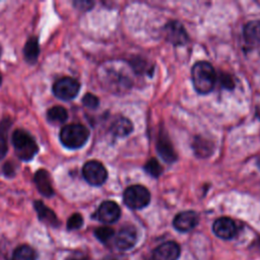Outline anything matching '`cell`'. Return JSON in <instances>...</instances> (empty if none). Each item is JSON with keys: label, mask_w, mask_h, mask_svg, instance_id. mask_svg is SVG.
I'll use <instances>...</instances> for the list:
<instances>
[{"label": "cell", "mask_w": 260, "mask_h": 260, "mask_svg": "<svg viewBox=\"0 0 260 260\" xmlns=\"http://www.w3.org/2000/svg\"><path fill=\"white\" fill-rule=\"evenodd\" d=\"M192 82L195 90L200 94L210 92L215 84V70L212 65L206 61L196 62L191 69Z\"/></svg>", "instance_id": "1"}, {"label": "cell", "mask_w": 260, "mask_h": 260, "mask_svg": "<svg viewBox=\"0 0 260 260\" xmlns=\"http://www.w3.org/2000/svg\"><path fill=\"white\" fill-rule=\"evenodd\" d=\"M15 154L21 160L28 161L39 151V146L31 135L22 129H16L11 137Z\"/></svg>", "instance_id": "2"}, {"label": "cell", "mask_w": 260, "mask_h": 260, "mask_svg": "<svg viewBox=\"0 0 260 260\" xmlns=\"http://www.w3.org/2000/svg\"><path fill=\"white\" fill-rule=\"evenodd\" d=\"M59 136L61 143L65 147L77 149L86 143L89 137V131L81 124H68L62 127Z\"/></svg>", "instance_id": "3"}, {"label": "cell", "mask_w": 260, "mask_h": 260, "mask_svg": "<svg viewBox=\"0 0 260 260\" xmlns=\"http://www.w3.org/2000/svg\"><path fill=\"white\" fill-rule=\"evenodd\" d=\"M123 201L131 209H141L148 205L150 193L144 186L132 185L124 191Z\"/></svg>", "instance_id": "4"}, {"label": "cell", "mask_w": 260, "mask_h": 260, "mask_svg": "<svg viewBox=\"0 0 260 260\" xmlns=\"http://www.w3.org/2000/svg\"><path fill=\"white\" fill-rule=\"evenodd\" d=\"M82 176L88 184L92 186H101L106 182L108 172L101 161L88 160L82 167Z\"/></svg>", "instance_id": "5"}, {"label": "cell", "mask_w": 260, "mask_h": 260, "mask_svg": "<svg viewBox=\"0 0 260 260\" xmlns=\"http://www.w3.org/2000/svg\"><path fill=\"white\" fill-rule=\"evenodd\" d=\"M80 89L79 82L72 77H62L58 79L53 85L54 94L64 101H69L74 99Z\"/></svg>", "instance_id": "6"}, {"label": "cell", "mask_w": 260, "mask_h": 260, "mask_svg": "<svg viewBox=\"0 0 260 260\" xmlns=\"http://www.w3.org/2000/svg\"><path fill=\"white\" fill-rule=\"evenodd\" d=\"M165 32L167 40L176 46L184 45L189 40L183 24L176 20H171L166 24Z\"/></svg>", "instance_id": "7"}, {"label": "cell", "mask_w": 260, "mask_h": 260, "mask_svg": "<svg viewBox=\"0 0 260 260\" xmlns=\"http://www.w3.org/2000/svg\"><path fill=\"white\" fill-rule=\"evenodd\" d=\"M121 209L119 205L114 201H104L98 211H96V217L99 220H101L104 223H113L117 221L120 217Z\"/></svg>", "instance_id": "8"}, {"label": "cell", "mask_w": 260, "mask_h": 260, "mask_svg": "<svg viewBox=\"0 0 260 260\" xmlns=\"http://www.w3.org/2000/svg\"><path fill=\"white\" fill-rule=\"evenodd\" d=\"M180 246L173 241L162 243L152 253L153 260H177L180 256Z\"/></svg>", "instance_id": "9"}, {"label": "cell", "mask_w": 260, "mask_h": 260, "mask_svg": "<svg viewBox=\"0 0 260 260\" xmlns=\"http://www.w3.org/2000/svg\"><path fill=\"white\" fill-rule=\"evenodd\" d=\"M198 221V214L193 210H187L178 213L173 220V224L175 229L180 232H188L194 229Z\"/></svg>", "instance_id": "10"}, {"label": "cell", "mask_w": 260, "mask_h": 260, "mask_svg": "<svg viewBox=\"0 0 260 260\" xmlns=\"http://www.w3.org/2000/svg\"><path fill=\"white\" fill-rule=\"evenodd\" d=\"M213 233L220 239L230 240L237 234V225L230 217H219L213 222Z\"/></svg>", "instance_id": "11"}, {"label": "cell", "mask_w": 260, "mask_h": 260, "mask_svg": "<svg viewBox=\"0 0 260 260\" xmlns=\"http://www.w3.org/2000/svg\"><path fill=\"white\" fill-rule=\"evenodd\" d=\"M136 229L133 225H125L119 231L115 240V244L120 250H129L136 244Z\"/></svg>", "instance_id": "12"}, {"label": "cell", "mask_w": 260, "mask_h": 260, "mask_svg": "<svg viewBox=\"0 0 260 260\" xmlns=\"http://www.w3.org/2000/svg\"><path fill=\"white\" fill-rule=\"evenodd\" d=\"M34 183L39 192L45 197H51L54 194L52 182L49 173L45 169L38 170L34 175Z\"/></svg>", "instance_id": "13"}, {"label": "cell", "mask_w": 260, "mask_h": 260, "mask_svg": "<svg viewBox=\"0 0 260 260\" xmlns=\"http://www.w3.org/2000/svg\"><path fill=\"white\" fill-rule=\"evenodd\" d=\"M156 149L165 161L172 164L177 159L176 152H175L173 145H172L171 141L169 140L168 136L159 135V137L157 139V143H156Z\"/></svg>", "instance_id": "14"}, {"label": "cell", "mask_w": 260, "mask_h": 260, "mask_svg": "<svg viewBox=\"0 0 260 260\" xmlns=\"http://www.w3.org/2000/svg\"><path fill=\"white\" fill-rule=\"evenodd\" d=\"M110 131L115 136L124 137L129 135L133 131V124L128 118L119 116L111 124Z\"/></svg>", "instance_id": "15"}, {"label": "cell", "mask_w": 260, "mask_h": 260, "mask_svg": "<svg viewBox=\"0 0 260 260\" xmlns=\"http://www.w3.org/2000/svg\"><path fill=\"white\" fill-rule=\"evenodd\" d=\"M34 206H35V209H36L41 221H43L49 225H52V226L59 225V220H58L56 214L54 213V211L52 209L47 207L44 204V202H42L41 200H36L34 203Z\"/></svg>", "instance_id": "16"}, {"label": "cell", "mask_w": 260, "mask_h": 260, "mask_svg": "<svg viewBox=\"0 0 260 260\" xmlns=\"http://www.w3.org/2000/svg\"><path fill=\"white\" fill-rule=\"evenodd\" d=\"M244 39L248 44L259 45L260 44V20H251L245 24L243 30Z\"/></svg>", "instance_id": "17"}, {"label": "cell", "mask_w": 260, "mask_h": 260, "mask_svg": "<svg viewBox=\"0 0 260 260\" xmlns=\"http://www.w3.org/2000/svg\"><path fill=\"white\" fill-rule=\"evenodd\" d=\"M40 54V46H39V41L37 37H30L24 47H23V56L26 62L29 64H34Z\"/></svg>", "instance_id": "18"}, {"label": "cell", "mask_w": 260, "mask_h": 260, "mask_svg": "<svg viewBox=\"0 0 260 260\" xmlns=\"http://www.w3.org/2000/svg\"><path fill=\"white\" fill-rule=\"evenodd\" d=\"M193 150L199 157H207L213 152V144L211 141L202 138V137H196L193 142Z\"/></svg>", "instance_id": "19"}, {"label": "cell", "mask_w": 260, "mask_h": 260, "mask_svg": "<svg viewBox=\"0 0 260 260\" xmlns=\"http://www.w3.org/2000/svg\"><path fill=\"white\" fill-rule=\"evenodd\" d=\"M68 118L67 110L62 106H54L47 112V119L52 124H63Z\"/></svg>", "instance_id": "20"}, {"label": "cell", "mask_w": 260, "mask_h": 260, "mask_svg": "<svg viewBox=\"0 0 260 260\" xmlns=\"http://www.w3.org/2000/svg\"><path fill=\"white\" fill-rule=\"evenodd\" d=\"M11 126L9 118H5L0 122V158H3L7 152V136Z\"/></svg>", "instance_id": "21"}, {"label": "cell", "mask_w": 260, "mask_h": 260, "mask_svg": "<svg viewBox=\"0 0 260 260\" xmlns=\"http://www.w3.org/2000/svg\"><path fill=\"white\" fill-rule=\"evenodd\" d=\"M36 259H37L36 251L27 245L19 246L14 250L12 255V260H36Z\"/></svg>", "instance_id": "22"}, {"label": "cell", "mask_w": 260, "mask_h": 260, "mask_svg": "<svg viewBox=\"0 0 260 260\" xmlns=\"http://www.w3.org/2000/svg\"><path fill=\"white\" fill-rule=\"evenodd\" d=\"M144 169H145L147 174H149L150 176H152L154 178L158 177L161 174V172H162L161 166L159 165V162L154 157H152V158L147 160V162L144 166Z\"/></svg>", "instance_id": "23"}, {"label": "cell", "mask_w": 260, "mask_h": 260, "mask_svg": "<svg viewBox=\"0 0 260 260\" xmlns=\"http://www.w3.org/2000/svg\"><path fill=\"white\" fill-rule=\"evenodd\" d=\"M94 235L101 242L106 243L114 236V230L109 226H100L94 231Z\"/></svg>", "instance_id": "24"}, {"label": "cell", "mask_w": 260, "mask_h": 260, "mask_svg": "<svg viewBox=\"0 0 260 260\" xmlns=\"http://www.w3.org/2000/svg\"><path fill=\"white\" fill-rule=\"evenodd\" d=\"M83 224V217L79 213L72 214L67 220V229L68 230H77L81 228Z\"/></svg>", "instance_id": "25"}, {"label": "cell", "mask_w": 260, "mask_h": 260, "mask_svg": "<svg viewBox=\"0 0 260 260\" xmlns=\"http://www.w3.org/2000/svg\"><path fill=\"white\" fill-rule=\"evenodd\" d=\"M82 104L86 107V108H89V109H96L99 104H100V101L98 99V96H95L94 94L92 93H86L83 95L82 98Z\"/></svg>", "instance_id": "26"}, {"label": "cell", "mask_w": 260, "mask_h": 260, "mask_svg": "<svg viewBox=\"0 0 260 260\" xmlns=\"http://www.w3.org/2000/svg\"><path fill=\"white\" fill-rule=\"evenodd\" d=\"M73 5L75 8L81 10V11H87L92 8L94 3L92 1H86V0H81V1H74Z\"/></svg>", "instance_id": "27"}, {"label": "cell", "mask_w": 260, "mask_h": 260, "mask_svg": "<svg viewBox=\"0 0 260 260\" xmlns=\"http://www.w3.org/2000/svg\"><path fill=\"white\" fill-rule=\"evenodd\" d=\"M220 83L225 88H229V89L234 88L233 78L229 74H221L220 75Z\"/></svg>", "instance_id": "28"}, {"label": "cell", "mask_w": 260, "mask_h": 260, "mask_svg": "<svg viewBox=\"0 0 260 260\" xmlns=\"http://www.w3.org/2000/svg\"><path fill=\"white\" fill-rule=\"evenodd\" d=\"M2 171H3V174H4L6 177H8V178L13 177V176L15 175L14 167H13V165H12L10 161H7V162L3 166Z\"/></svg>", "instance_id": "29"}, {"label": "cell", "mask_w": 260, "mask_h": 260, "mask_svg": "<svg viewBox=\"0 0 260 260\" xmlns=\"http://www.w3.org/2000/svg\"><path fill=\"white\" fill-rule=\"evenodd\" d=\"M66 260H88V258L84 255H82L81 253H78V254H72L70 255Z\"/></svg>", "instance_id": "30"}, {"label": "cell", "mask_w": 260, "mask_h": 260, "mask_svg": "<svg viewBox=\"0 0 260 260\" xmlns=\"http://www.w3.org/2000/svg\"><path fill=\"white\" fill-rule=\"evenodd\" d=\"M103 260H127V259L122 255H108Z\"/></svg>", "instance_id": "31"}, {"label": "cell", "mask_w": 260, "mask_h": 260, "mask_svg": "<svg viewBox=\"0 0 260 260\" xmlns=\"http://www.w3.org/2000/svg\"><path fill=\"white\" fill-rule=\"evenodd\" d=\"M257 116L260 118V107L257 108Z\"/></svg>", "instance_id": "32"}, {"label": "cell", "mask_w": 260, "mask_h": 260, "mask_svg": "<svg viewBox=\"0 0 260 260\" xmlns=\"http://www.w3.org/2000/svg\"><path fill=\"white\" fill-rule=\"evenodd\" d=\"M0 55H1V47H0ZM2 83V76H1V73H0V85Z\"/></svg>", "instance_id": "33"}, {"label": "cell", "mask_w": 260, "mask_h": 260, "mask_svg": "<svg viewBox=\"0 0 260 260\" xmlns=\"http://www.w3.org/2000/svg\"><path fill=\"white\" fill-rule=\"evenodd\" d=\"M257 164H258V167H259V168H260V158H259V159H258V162H257Z\"/></svg>", "instance_id": "34"}]
</instances>
